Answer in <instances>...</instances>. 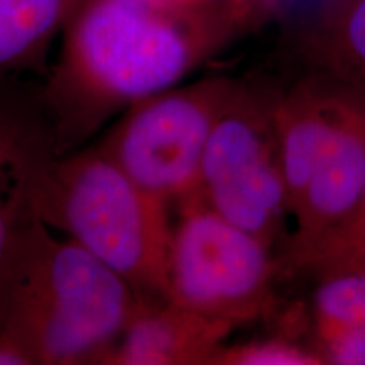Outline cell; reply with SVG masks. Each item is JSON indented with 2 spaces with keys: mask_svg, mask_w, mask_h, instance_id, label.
<instances>
[{
  "mask_svg": "<svg viewBox=\"0 0 365 365\" xmlns=\"http://www.w3.org/2000/svg\"><path fill=\"white\" fill-rule=\"evenodd\" d=\"M276 88L237 78L205 150L196 195L277 254L291 232L289 195L274 125Z\"/></svg>",
  "mask_w": 365,
  "mask_h": 365,
  "instance_id": "obj_4",
  "label": "cell"
},
{
  "mask_svg": "<svg viewBox=\"0 0 365 365\" xmlns=\"http://www.w3.org/2000/svg\"><path fill=\"white\" fill-rule=\"evenodd\" d=\"M237 78L207 76L132 105L100 143L118 166L170 207L198 190L210 135Z\"/></svg>",
  "mask_w": 365,
  "mask_h": 365,
  "instance_id": "obj_6",
  "label": "cell"
},
{
  "mask_svg": "<svg viewBox=\"0 0 365 365\" xmlns=\"http://www.w3.org/2000/svg\"><path fill=\"white\" fill-rule=\"evenodd\" d=\"M249 27L237 0L198 7L83 0L41 90L59 154L75 150L115 113L180 85Z\"/></svg>",
  "mask_w": 365,
  "mask_h": 365,
  "instance_id": "obj_1",
  "label": "cell"
},
{
  "mask_svg": "<svg viewBox=\"0 0 365 365\" xmlns=\"http://www.w3.org/2000/svg\"><path fill=\"white\" fill-rule=\"evenodd\" d=\"M140 294L41 220L0 267V327L31 365L105 364Z\"/></svg>",
  "mask_w": 365,
  "mask_h": 365,
  "instance_id": "obj_2",
  "label": "cell"
},
{
  "mask_svg": "<svg viewBox=\"0 0 365 365\" xmlns=\"http://www.w3.org/2000/svg\"><path fill=\"white\" fill-rule=\"evenodd\" d=\"M176 210L166 299L235 328L271 313L282 277L279 254L196 193Z\"/></svg>",
  "mask_w": 365,
  "mask_h": 365,
  "instance_id": "obj_5",
  "label": "cell"
},
{
  "mask_svg": "<svg viewBox=\"0 0 365 365\" xmlns=\"http://www.w3.org/2000/svg\"><path fill=\"white\" fill-rule=\"evenodd\" d=\"M237 2L240 4L242 9L247 14L250 24L254 26L255 22L264 21L269 14L276 11L281 6L282 0H237Z\"/></svg>",
  "mask_w": 365,
  "mask_h": 365,
  "instance_id": "obj_17",
  "label": "cell"
},
{
  "mask_svg": "<svg viewBox=\"0 0 365 365\" xmlns=\"http://www.w3.org/2000/svg\"><path fill=\"white\" fill-rule=\"evenodd\" d=\"M365 188V86L346 83L330 144L291 213L293 232L281 254L325 234L359 202Z\"/></svg>",
  "mask_w": 365,
  "mask_h": 365,
  "instance_id": "obj_8",
  "label": "cell"
},
{
  "mask_svg": "<svg viewBox=\"0 0 365 365\" xmlns=\"http://www.w3.org/2000/svg\"><path fill=\"white\" fill-rule=\"evenodd\" d=\"M145 2L158 4V6H166V7H198V6H207V4L220 2V0H145Z\"/></svg>",
  "mask_w": 365,
  "mask_h": 365,
  "instance_id": "obj_19",
  "label": "cell"
},
{
  "mask_svg": "<svg viewBox=\"0 0 365 365\" xmlns=\"http://www.w3.org/2000/svg\"><path fill=\"white\" fill-rule=\"evenodd\" d=\"M212 365H323L309 344L289 335L223 345Z\"/></svg>",
  "mask_w": 365,
  "mask_h": 365,
  "instance_id": "obj_15",
  "label": "cell"
},
{
  "mask_svg": "<svg viewBox=\"0 0 365 365\" xmlns=\"http://www.w3.org/2000/svg\"><path fill=\"white\" fill-rule=\"evenodd\" d=\"M61 156L43 95L0 86V267L36 217L41 185Z\"/></svg>",
  "mask_w": 365,
  "mask_h": 365,
  "instance_id": "obj_7",
  "label": "cell"
},
{
  "mask_svg": "<svg viewBox=\"0 0 365 365\" xmlns=\"http://www.w3.org/2000/svg\"><path fill=\"white\" fill-rule=\"evenodd\" d=\"M171 210L98 145L59 156L41 185L36 217L124 277L166 299Z\"/></svg>",
  "mask_w": 365,
  "mask_h": 365,
  "instance_id": "obj_3",
  "label": "cell"
},
{
  "mask_svg": "<svg viewBox=\"0 0 365 365\" xmlns=\"http://www.w3.org/2000/svg\"><path fill=\"white\" fill-rule=\"evenodd\" d=\"M234 330L170 299L140 296L105 365H212Z\"/></svg>",
  "mask_w": 365,
  "mask_h": 365,
  "instance_id": "obj_9",
  "label": "cell"
},
{
  "mask_svg": "<svg viewBox=\"0 0 365 365\" xmlns=\"http://www.w3.org/2000/svg\"><path fill=\"white\" fill-rule=\"evenodd\" d=\"M340 261L365 262V188L349 215L336 225L301 249L279 255L284 277L307 276L323 264Z\"/></svg>",
  "mask_w": 365,
  "mask_h": 365,
  "instance_id": "obj_14",
  "label": "cell"
},
{
  "mask_svg": "<svg viewBox=\"0 0 365 365\" xmlns=\"http://www.w3.org/2000/svg\"><path fill=\"white\" fill-rule=\"evenodd\" d=\"M346 81L308 71L274 93V125L293 213L319 159L335 134Z\"/></svg>",
  "mask_w": 365,
  "mask_h": 365,
  "instance_id": "obj_10",
  "label": "cell"
},
{
  "mask_svg": "<svg viewBox=\"0 0 365 365\" xmlns=\"http://www.w3.org/2000/svg\"><path fill=\"white\" fill-rule=\"evenodd\" d=\"M309 341L323 365H365V327L309 325Z\"/></svg>",
  "mask_w": 365,
  "mask_h": 365,
  "instance_id": "obj_16",
  "label": "cell"
},
{
  "mask_svg": "<svg viewBox=\"0 0 365 365\" xmlns=\"http://www.w3.org/2000/svg\"><path fill=\"white\" fill-rule=\"evenodd\" d=\"M0 365H31L26 354L9 339L0 327Z\"/></svg>",
  "mask_w": 365,
  "mask_h": 365,
  "instance_id": "obj_18",
  "label": "cell"
},
{
  "mask_svg": "<svg viewBox=\"0 0 365 365\" xmlns=\"http://www.w3.org/2000/svg\"><path fill=\"white\" fill-rule=\"evenodd\" d=\"M308 71L365 86V0H325L299 33Z\"/></svg>",
  "mask_w": 365,
  "mask_h": 365,
  "instance_id": "obj_11",
  "label": "cell"
},
{
  "mask_svg": "<svg viewBox=\"0 0 365 365\" xmlns=\"http://www.w3.org/2000/svg\"><path fill=\"white\" fill-rule=\"evenodd\" d=\"M313 277L309 325L365 327V262L323 264Z\"/></svg>",
  "mask_w": 365,
  "mask_h": 365,
  "instance_id": "obj_13",
  "label": "cell"
},
{
  "mask_svg": "<svg viewBox=\"0 0 365 365\" xmlns=\"http://www.w3.org/2000/svg\"><path fill=\"white\" fill-rule=\"evenodd\" d=\"M83 0H0V75L36 66Z\"/></svg>",
  "mask_w": 365,
  "mask_h": 365,
  "instance_id": "obj_12",
  "label": "cell"
}]
</instances>
